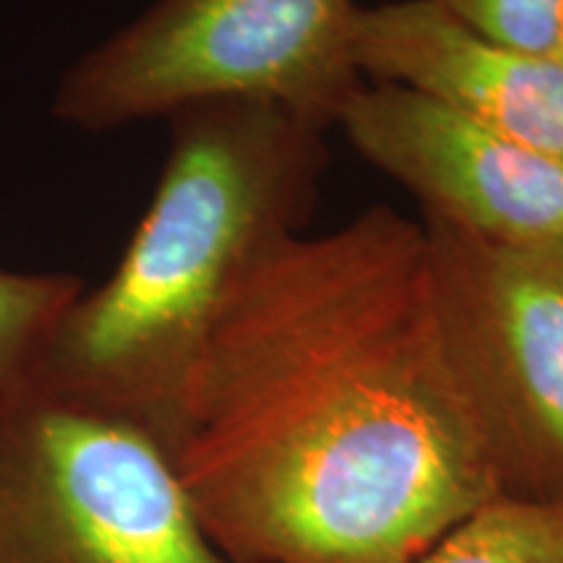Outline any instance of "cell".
Returning a JSON list of instances; mask_svg holds the SVG:
<instances>
[{"label": "cell", "mask_w": 563, "mask_h": 563, "mask_svg": "<svg viewBox=\"0 0 563 563\" xmlns=\"http://www.w3.org/2000/svg\"><path fill=\"white\" fill-rule=\"evenodd\" d=\"M167 125L150 207L110 277L70 302L34 382L139 422L173 454L230 300L311 220L329 129L264 100L196 102Z\"/></svg>", "instance_id": "2"}, {"label": "cell", "mask_w": 563, "mask_h": 563, "mask_svg": "<svg viewBox=\"0 0 563 563\" xmlns=\"http://www.w3.org/2000/svg\"><path fill=\"white\" fill-rule=\"evenodd\" d=\"M84 282L66 272L0 269V391L32 382Z\"/></svg>", "instance_id": "9"}, {"label": "cell", "mask_w": 563, "mask_h": 563, "mask_svg": "<svg viewBox=\"0 0 563 563\" xmlns=\"http://www.w3.org/2000/svg\"><path fill=\"white\" fill-rule=\"evenodd\" d=\"M352 58L365 81L422 91L563 165V63L496 45L435 0L361 5Z\"/></svg>", "instance_id": "7"}, {"label": "cell", "mask_w": 563, "mask_h": 563, "mask_svg": "<svg viewBox=\"0 0 563 563\" xmlns=\"http://www.w3.org/2000/svg\"><path fill=\"white\" fill-rule=\"evenodd\" d=\"M420 224L435 329L498 493L563 504V241Z\"/></svg>", "instance_id": "5"}, {"label": "cell", "mask_w": 563, "mask_h": 563, "mask_svg": "<svg viewBox=\"0 0 563 563\" xmlns=\"http://www.w3.org/2000/svg\"><path fill=\"white\" fill-rule=\"evenodd\" d=\"M173 460L230 563H410L501 496L435 329L422 224L371 207L266 256L196 365Z\"/></svg>", "instance_id": "1"}, {"label": "cell", "mask_w": 563, "mask_h": 563, "mask_svg": "<svg viewBox=\"0 0 563 563\" xmlns=\"http://www.w3.org/2000/svg\"><path fill=\"white\" fill-rule=\"evenodd\" d=\"M334 125L422 214L493 241H563V165L449 104L402 84L363 81Z\"/></svg>", "instance_id": "6"}, {"label": "cell", "mask_w": 563, "mask_h": 563, "mask_svg": "<svg viewBox=\"0 0 563 563\" xmlns=\"http://www.w3.org/2000/svg\"><path fill=\"white\" fill-rule=\"evenodd\" d=\"M357 0H154L63 70L60 123L115 131L207 100H264L332 129L365 81Z\"/></svg>", "instance_id": "3"}, {"label": "cell", "mask_w": 563, "mask_h": 563, "mask_svg": "<svg viewBox=\"0 0 563 563\" xmlns=\"http://www.w3.org/2000/svg\"><path fill=\"white\" fill-rule=\"evenodd\" d=\"M0 563H230L170 449L40 382L0 391Z\"/></svg>", "instance_id": "4"}, {"label": "cell", "mask_w": 563, "mask_h": 563, "mask_svg": "<svg viewBox=\"0 0 563 563\" xmlns=\"http://www.w3.org/2000/svg\"><path fill=\"white\" fill-rule=\"evenodd\" d=\"M410 563H563V504L493 496Z\"/></svg>", "instance_id": "8"}, {"label": "cell", "mask_w": 563, "mask_h": 563, "mask_svg": "<svg viewBox=\"0 0 563 563\" xmlns=\"http://www.w3.org/2000/svg\"><path fill=\"white\" fill-rule=\"evenodd\" d=\"M454 19L509 51L559 58L563 0H435Z\"/></svg>", "instance_id": "10"}, {"label": "cell", "mask_w": 563, "mask_h": 563, "mask_svg": "<svg viewBox=\"0 0 563 563\" xmlns=\"http://www.w3.org/2000/svg\"><path fill=\"white\" fill-rule=\"evenodd\" d=\"M559 63H563V42H561V51H559V58H555Z\"/></svg>", "instance_id": "11"}]
</instances>
